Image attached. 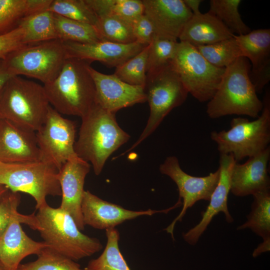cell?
<instances>
[{"instance_id": "cell-33", "label": "cell", "mask_w": 270, "mask_h": 270, "mask_svg": "<svg viewBox=\"0 0 270 270\" xmlns=\"http://www.w3.org/2000/svg\"><path fill=\"white\" fill-rule=\"evenodd\" d=\"M149 44L138 54L116 68L114 74L122 81L144 87L147 79V62Z\"/></svg>"}, {"instance_id": "cell-8", "label": "cell", "mask_w": 270, "mask_h": 270, "mask_svg": "<svg viewBox=\"0 0 270 270\" xmlns=\"http://www.w3.org/2000/svg\"><path fill=\"white\" fill-rule=\"evenodd\" d=\"M58 169L42 160L22 163L0 162V184L13 192L31 196L38 210L46 204L48 196H61Z\"/></svg>"}, {"instance_id": "cell-9", "label": "cell", "mask_w": 270, "mask_h": 270, "mask_svg": "<svg viewBox=\"0 0 270 270\" xmlns=\"http://www.w3.org/2000/svg\"><path fill=\"white\" fill-rule=\"evenodd\" d=\"M68 58L64 42L56 39L25 45L4 60L13 76L32 78L44 85L56 78Z\"/></svg>"}, {"instance_id": "cell-35", "label": "cell", "mask_w": 270, "mask_h": 270, "mask_svg": "<svg viewBox=\"0 0 270 270\" xmlns=\"http://www.w3.org/2000/svg\"><path fill=\"white\" fill-rule=\"evenodd\" d=\"M33 262L20 264L16 270H83L74 261L46 247Z\"/></svg>"}, {"instance_id": "cell-16", "label": "cell", "mask_w": 270, "mask_h": 270, "mask_svg": "<svg viewBox=\"0 0 270 270\" xmlns=\"http://www.w3.org/2000/svg\"><path fill=\"white\" fill-rule=\"evenodd\" d=\"M90 164L78 157L69 160L59 170L58 178L62 192L60 208L73 218L80 230H84L81 206L86 176Z\"/></svg>"}, {"instance_id": "cell-28", "label": "cell", "mask_w": 270, "mask_h": 270, "mask_svg": "<svg viewBox=\"0 0 270 270\" xmlns=\"http://www.w3.org/2000/svg\"><path fill=\"white\" fill-rule=\"evenodd\" d=\"M98 17L112 16L132 22L144 14L140 0H86Z\"/></svg>"}, {"instance_id": "cell-36", "label": "cell", "mask_w": 270, "mask_h": 270, "mask_svg": "<svg viewBox=\"0 0 270 270\" xmlns=\"http://www.w3.org/2000/svg\"><path fill=\"white\" fill-rule=\"evenodd\" d=\"M178 42L154 36L149 44L146 74L152 72L170 63Z\"/></svg>"}, {"instance_id": "cell-4", "label": "cell", "mask_w": 270, "mask_h": 270, "mask_svg": "<svg viewBox=\"0 0 270 270\" xmlns=\"http://www.w3.org/2000/svg\"><path fill=\"white\" fill-rule=\"evenodd\" d=\"M37 210V230L52 250L74 261L102 250L100 240L82 234L71 216L60 207L46 204Z\"/></svg>"}, {"instance_id": "cell-19", "label": "cell", "mask_w": 270, "mask_h": 270, "mask_svg": "<svg viewBox=\"0 0 270 270\" xmlns=\"http://www.w3.org/2000/svg\"><path fill=\"white\" fill-rule=\"evenodd\" d=\"M40 160L36 132L0 118V162L22 163Z\"/></svg>"}, {"instance_id": "cell-30", "label": "cell", "mask_w": 270, "mask_h": 270, "mask_svg": "<svg viewBox=\"0 0 270 270\" xmlns=\"http://www.w3.org/2000/svg\"><path fill=\"white\" fill-rule=\"evenodd\" d=\"M101 41L120 44L134 42L132 22L112 16H99L94 26Z\"/></svg>"}, {"instance_id": "cell-13", "label": "cell", "mask_w": 270, "mask_h": 270, "mask_svg": "<svg viewBox=\"0 0 270 270\" xmlns=\"http://www.w3.org/2000/svg\"><path fill=\"white\" fill-rule=\"evenodd\" d=\"M21 224L37 230L38 224L34 214L24 215L14 214L0 238V262L5 270H16L22 260L31 254L38 255L48 246L44 241L36 242L22 230Z\"/></svg>"}, {"instance_id": "cell-26", "label": "cell", "mask_w": 270, "mask_h": 270, "mask_svg": "<svg viewBox=\"0 0 270 270\" xmlns=\"http://www.w3.org/2000/svg\"><path fill=\"white\" fill-rule=\"evenodd\" d=\"M254 202L247 220L238 230L250 228L261 236L263 242H270V192H258L252 195Z\"/></svg>"}, {"instance_id": "cell-43", "label": "cell", "mask_w": 270, "mask_h": 270, "mask_svg": "<svg viewBox=\"0 0 270 270\" xmlns=\"http://www.w3.org/2000/svg\"><path fill=\"white\" fill-rule=\"evenodd\" d=\"M8 190V189L6 186L0 184V200Z\"/></svg>"}, {"instance_id": "cell-40", "label": "cell", "mask_w": 270, "mask_h": 270, "mask_svg": "<svg viewBox=\"0 0 270 270\" xmlns=\"http://www.w3.org/2000/svg\"><path fill=\"white\" fill-rule=\"evenodd\" d=\"M12 76L8 71L4 60L0 59V94L6 82Z\"/></svg>"}, {"instance_id": "cell-22", "label": "cell", "mask_w": 270, "mask_h": 270, "mask_svg": "<svg viewBox=\"0 0 270 270\" xmlns=\"http://www.w3.org/2000/svg\"><path fill=\"white\" fill-rule=\"evenodd\" d=\"M270 158V146L244 164L236 162L230 178V192L237 196L253 195L270 190L268 166Z\"/></svg>"}, {"instance_id": "cell-21", "label": "cell", "mask_w": 270, "mask_h": 270, "mask_svg": "<svg viewBox=\"0 0 270 270\" xmlns=\"http://www.w3.org/2000/svg\"><path fill=\"white\" fill-rule=\"evenodd\" d=\"M68 58L90 63L98 61L110 67H117L134 56L146 46L135 42L120 44L106 41L92 43L64 42Z\"/></svg>"}, {"instance_id": "cell-1", "label": "cell", "mask_w": 270, "mask_h": 270, "mask_svg": "<svg viewBox=\"0 0 270 270\" xmlns=\"http://www.w3.org/2000/svg\"><path fill=\"white\" fill-rule=\"evenodd\" d=\"M115 114L95 104L81 118L74 152L78 158L92 164L96 176L110 156L130 138L118 124Z\"/></svg>"}, {"instance_id": "cell-17", "label": "cell", "mask_w": 270, "mask_h": 270, "mask_svg": "<svg viewBox=\"0 0 270 270\" xmlns=\"http://www.w3.org/2000/svg\"><path fill=\"white\" fill-rule=\"evenodd\" d=\"M235 38L242 56L252 64L250 78L256 92L260 93L270 80V30L258 29Z\"/></svg>"}, {"instance_id": "cell-27", "label": "cell", "mask_w": 270, "mask_h": 270, "mask_svg": "<svg viewBox=\"0 0 270 270\" xmlns=\"http://www.w3.org/2000/svg\"><path fill=\"white\" fill-rule=\"evenodd\" d=\"M106 230L107 241L103 252L90 260L84 270H131L119 248V232L115 228Z\"/></svg>"}, {"instance_id": "cell-3", "label": "cell", "mask_w": 270, "mask_h": 270, "mask_svg": "<svg viewBox=\"0 0 270 270\" xmlns=\"http://www.w3.org/2000/svg\"><path fill=\"white\" fill-rule=\"evenodd\" d=\"M90 62L68 58L56 78L43 85L50 104L60 114L82 118L96 104Z\"/></svg>"}, {"instance_id": "cell-42", "label": "cell", "mask_w": 270, "mask_h": 270, "mask_svg": "<svg viewBox=\"0 0 270 270\" xmlns=\"http://www.w3.org/2000/svg\"><path fill=\"white\" fill-rule=\"evenodd\" d=\"M270 242H263L260 244L258 248H256L252 254V256L254 258L257 257L261 254L270 250Z\"/></svg>"}, {"instance_id": "cell-2", "label": "cell", "mask_w": 270, "mask_h": 270, "mask_svg": "<svg viewBox=\"0 0 270 270\" xmlns=\"http://www.w3.org/2000/svg\"><path fill=\"white\" fill-rule=\"evenodd\" d=\"M250 67L248 60L242 56L226 68L217 90L207 104L210 118L232 114L259 116L263 104L250 79Z\"/></svg>"}, {"instance_id": "cell-31", "label": "cell", "mask_w": 270, "mask_h": 270, "mask_svg": "<svg viewBox=\"0 0 270 270\" xmlns=\"http://www.w3.org/2000/svg\"><path fill=\"white\" fill-rule=\"evenodd\" d=\"M195 47L210 64L220 68H227L242 56L235 35L212 44Z\"/></svg>"}, {"instance_id": "cell-6", "label": "cell", "mask_w": 270, "mask_h": 270, "mask_svg": "<svg viewBox=\"0 0 270 270\" xmlns=\"http://www.w3.org/2000/svg\"><path fill=\"white\" fill-rule=\"evenodd\" d=\"M260 116L250 121L238 117L230 122L228 130L212 131L211 139L218 146L220 154H232L238 162L260 154L270 142V94L266 91Z\"/></svg>"}, {"instance_id": "cell-39", "label": "cell", "mask_w": 270, "mask_h": 270, "mask_svg": "<svg viewBox=\"0 0 270 270\" xmlns=\"http://www.w3.org/2000/svg\"><path fill=\"white\" fill-rule=\"evenodd\" d=\"M132 32L136 41L144 46L150 44L155 35L152 24L144 14L132 22Z\"/></svg>"}, {"instance_id": "cell-41", "label": "cell", "mask_w": 270, "mask_h": 270, "mask_svg": "<svg viewBox=\"0 0 270 270\" xmlns=\"http://www.w3.org/2000/svg\"><path fill=\"white\" fill-rule=\"evenodd\" d=\"M186 6L190 10L193 14L200 12V6L202 2L201 0H183Z\"/></svg>"}, {"instance_id": "cell-34", "label": "cell", "mask_w": 270, "mask_h": 270, "mask_svg": "<svg viewBox=\"0 0 270 270\" xmlns=\"http://www.w3.org/2000/svg\"><path fill=\"white\" fill-rule=\"evenodd\" d=\"M48 10L68 18L94 26L98 20L86 0H52Z\"/></svg>"}, {"instance_id": "cell-23", "label": "cell", "mask_w": 270, "mask_h": 270, "mask_svg": "<svg viewBox=\"0 0 270 270\" xmlns=\"http://www.w3.org/2000/svg\"><path fill=\"white\" fill-rule=\"evenodd\" d=\"M232 34L216 17L208 13L192 15L178 37L180 42L194 46L208 45L234 36Z\"/></svg>"}, {"instance_id": "cell-7", "label": "cell", "mask_w": 270, "mask_h": 270, "mask_svg": "<svg viewBox=\"0 0 270 270\" xmlns=\"http://www.w3.org/2000/svg\"><path fill=\"white\" fill-rule=\"evenodd\" d=\"M144 91L150 110L146 125L138 140L120 156L134 148L154 132L174 108L184 102L188 94L171 62L147 74Z\"/></svg>"}, {"instance_id": "cell-29", "label": "cell", "mask_w": 270, "mask_h": 270, "mask_svg": "<svg viewBox=\"0 0 270 270\" xmlns=\"http://www.w3.org/2000/svg\"><path fill=\"white\" fill-rule=\"evenodd\" d=\"M54 14L58 39L79 43L101 41L94 26Z\"/></svg>"}, {"instance_id": "cell-10", "label": "cell", "mask_w": 270, "mask_h": 270, "mask_svg": "<svg viewBox=\"0 0 270 270\" xmlns=\"http://www.w3.org/2000/svg\"><path fill=\"white\" fill-rule=\"evenodd\" d=\"M171 63L188 94L202 102L212 98L226 70L213 66L194 46L182 42H178Z\"/></svg>"}, {"instance_id": "cell-44", "label": "cell", "mask_w": 270, "mask_h": 270, "mask_svg": "<svg viewBox=\"0 0 270 270\" xmlns=\"http://www.w3.org/2000/svg\"><path fill=\"white\" fill-rule=\"evenodd\" d=\"M0 270H5L4 266L2 264V263L0 262Z\"/></svg>"}, {"instance_id": "cell-37", "label": "cell", "mask_w": 270, "mask_h": 270, "mask_svg": "<svg viewBox=\"0 0 270 270\" xmlns=\"http://www.w3.org/2000/svg\"><path fill=\"white\" fill-rule=\"evenodd\" d=\"M20 196L18 192L8 190L0 200V238L7 228L12 216L18 212Z\"/></svg>"}, {"instance_id": "cell-14", "label": "cell", "mask_w": 270, "mask_h": 270, "mask_svg": "<svg viewBox=\"0 0 270 270\" xmlns=\"http://www.w3.org/2000/svg\"><path fill=\"white\" fill-rule=\"evenodd\" d=\"M88 69L94 83L96 104L102 108L116 114L122 108L146 101L144 87L127 84L114 74L102 73L90 65Z\"/></svg>"}, {"instance_id": "cell-38", "label": "cell", "mask_w": 270, "mask_h": 270, "mask_svg": "<svg viewBox=\"0 0 270 270\" xmlns=\"http://www.w3.org/2000/svg\"><path fill=\"white\" fill-rule=\"evenodd\" d=\"M24 30L21 26L0 36V59L4 60L12 52L24 46Z\"/></svg>"}, {"instance_id": "cell-5", "label": "cell", "mask_w": 270, "mask_h": 270, "mask_svg": "<svg viewBox=\"0 0 270 270\" xmlns=\"http://www.w3.org/2000/svg\"><path fill=\"white\" fill-rule=\"evenodd\" d=\"M50 106L44 86L12 76L0 94V118L36 132L44 124Z\"/></svg>"}, {"instance_id": "cell-20", "label": "cell", "mask_w": 270, "mask_h": 270, "mask_svg": "<svg viewBox=\"0 0 270 270\" xmlns=\"http://www.w3.org/2000/svg\"><path fill=\"white\" fill-rule=\"evenodd\" d=\"M236 161L230 154H220L219 160L220 178L210 200L206 210L202 214V218L195 226L183 234L184 240L194 245L206 229L214 217L219 212L224 214L226 220L232 223L234 219L229 212L228 198L230 192V178L232 167Z\"/></svg>"}, {"instance_id": "cell-15", "label": "cell", "mask_w": 270, "mask_h": 270, "mask_svg": "<svg viewBox=\"0 0 270 270\" xmlns=\"http://www.w3.org/2000/svg\"><path fill=\"white\" fill-rule=\"evenodd\" d=\"M172 206L162 210L148 209L134 211L120 205L104 200L88 190H84L81 210L84 224L94 228L107 230L115 228L124 222L142 216H152L158 212H167Z\"/></svg>"}, {"instance_id": "cell-32", "label": "cell", "mask_w": 270, "mask_h": 270, "mask_svg": "<svg viewBox=\"0 0 270 270\" xmlns=\"http://www.w3.org/2000/svg\"><path fill=\"white\" fill-rule=\"evenodd\" d=\"M240 0H210L208 13L220 20L234 34L243 35L251 30L242 20L238 12Z\"/></svg>"}, {"instance_id": "cell-18", "label": "cell", "mask_w": 270, "mask_h": 270, "mask_svg": "<svg viewBox=\"0 0 270 270\" xmlns=\"http://www.w3.org/2000/svg\"><path fill=\"white\" fill-rule=\"evenodd\" d=\"M144 14L153 26L156 36L178 38L192 13L183 0H143Z\"/></svg>"}, {"instance_id": "cell-24", "label": "cell", "mask_w": 270, "mask_h": 270, "mask_svg": "<svg viewBox=\"0 0 270 270\" xmlns=\"http://www.w3.org/2000/svg\"><path fill=\"white\" fill-rule=\"evenodd\" d=\"M52 0H0V36L20 26L33 14L48 10Z\"/></svg>"}, {"instance_id": "cell-12", "label": "cell", "mask_w": 270, "mask_h": 270, "mask_svg": "<svg viewBox=\"0 0 270 270\" xmlns=\"http://www.w3.org/2000/svg\"><path fill=\"white\" fill-rule=\"evenodd\" d=\"M160 172L169 176L176 184L179 198L183 200L182 208L180 214L164 229L171 234L176 222L181 221L186 210L200 200H210L212 194L220 178V170L204 176H194L186 174L181 168L176 156L167 157L160 166Z\"/></svg>"}, {"instance_id": "cell-11", "label": "cell", "mask_w": 270, "mask_h": 270, "mask_svg": "<svg viewBox=\"0 0 270 270\" xmlns=\"http://www.w3.org/2000/svg\"><path fill=\"white\" fill-rule=\"evenodd\" d=\"M76 133L74 122L50 105L44 124L36 132L40 160L52 163L60 170L66 162L78 157L74 149Z\"/></svg>"}, {"instance_id": "cell-25", "label": "cell", "mask_w": 270, "mask_h": 270, "mask_svg": "<svg viewBox=\"0 0 270 270\" xmlns=\"http://www.w3.org/2000/svg\"><path fill=\"white\" fill-rule=\"evenodd\" d=\"M19 26L24 30V42L26 44L58 39L54 14L48 10L28 16Z\"/></svg>"}]
</instances>
